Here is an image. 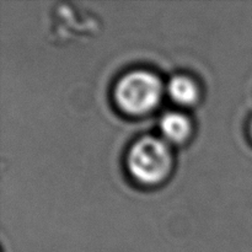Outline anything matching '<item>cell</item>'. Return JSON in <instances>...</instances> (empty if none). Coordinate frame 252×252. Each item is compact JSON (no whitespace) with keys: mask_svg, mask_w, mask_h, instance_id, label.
<instances>
[{"mask_svg":"<svg viewBox=\"0 0 252 252\" xmlns=\"http://www.w3.org/2000/svg\"><path fill=\"white\" fill-rule=\"evenodd\" d=\"M171 162V153L167 145L153 137L138 140L128 154L130 174L147 185L162 181L169 174Z\"/></svg>","mask_w":252,"mask_h":252,"instance_id":"6da1fadb","label":"cell"},{"mask_svg":"<svg viewBox=\"0 0 252 252\" xmlns=\"http://www.w3.org/2000/svg\"><path fill=\"white\" fill-rule=\"evenodd\" d=\"M161 91V83L154 74L135 70L123 76L117 84L116 100L126 112L142 115L159 103Z\"/></svg>","mask_w":252,"mask_h":252,"instance_id":"7a4b0ae2","label":"cell"},{"mask_svg":"<svg viewBox=\"0 0 252 252\" xmlns=\"http://www.w3.org/2000/svg\"><path fill=\"white\" fill-rule=\"evenodd\" d=\"M160 127L165 138L175 143L184 142L191 132V123L189 118L176 112L165 115L160 122Z\"/></svg>","mask_w":252,"mask_h":252,"instance_id":"3957f363","label":"cell"},{"mask_svg":"<svg viewBox=\"0 0 252 252\" xmlns=\"http://www.w3.org/2000/svg\"><path fill=\"white\" fill-rule=\"evenodd\" d=\"M169 94L174 101L181 105H191L198 97V88L192 79L179 75L171 79L169 83Z\"/></svg>","mask_w":252,"mask_h":252,"instance_id":"277c9868","label":"cell"},{"mask_svg":"<svg viewBox=\"0 0 252 252\" xmlns=\"http://www.w3.org/2000/svg\"><path fill=\"white\" fill-rule=\"evenodd\" d=\"M251 134H252V122H251Z\"/></svg>","mask_w":252,"mask_h":252,"instance_id":"5b68a950","label":"cell"}]
</instances>
